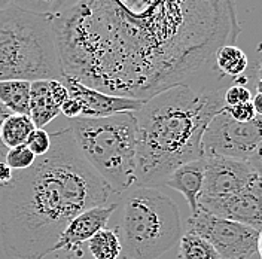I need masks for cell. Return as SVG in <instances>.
<instances>
[{"label":"cell","mask_w":262,"mask_h":259,"mask_svg":"<svg viewBox=\"0 0 262 259\" xmlns=\"http://www.w3.org/2000/svg\"><path fill=\"white\" fill-rule=\"evenodd\" d=\"M14 5V0H0V11L3 9H8L9 6Z\"/></svg>","instance_id":"obj_31"},{"label":"cell","mask_w":262,"mask_h":259,"mask_svg":"<svg viewBox=\"0 0 262 259\" xmlns=\"http://www.w3.org/2000/svg\"><path fill=\"white\" fill-rule=\"evenodd\" d=\"M14 176V170L6 164V161H0V186H5L8 185Z\"/></svg>","instance_id":"obj_27"},{"label":"cell","mask_w":262,"mask_h":259,"mask_svg":"<svg viewBox=\"0 0 262 259\" xmlns=\"http://www.w3.org/2000/svg\"><path fill=\"white\" fill-rule=\"evenodd\" d=\"M225 109H227L229 116L238 122H250L256 118V112L253 109L252 101L238 104V106H225Z\"/></svg>","instance_id":"obj_24"},{"label":"cell","mask_w":262,"mask_h":259,"mask_svg":"<svg viewBox=\"0 0 262 259\" xmlns=\"http://www.w3.org/2000/svg\"><path fill=\"white\" fill-rule=\"evenodd\" d=\"M30 91L32 82L0 81V101L12 114L30 116Z\"/></svg>","instance_id":"obj_15"},{"label":"cell","mask_w":262,"mask_h":259,"mask_svg":"<svg viewBox=\"0 0 262 259\" xmlns=\"http://www.w3.org/2000/svg\"><path fill=\"white\" fill-rule=\"evenodd\" d=\"M3 160H5V158H3V157H2V155H0V161H3Z\"/></svg>","instance_id":"obj_35"},{"label":"cell","mask_w":262,"mask_h":259,"mask_svg":"<svg viewBox=\"0 0 262 259\" xmlns=\"http://www.w3.org/2000/svg\"><path fill=\"white\" fill-rule=\"evenodd\" d=\"M11 114H12V112H11V111H9V109H8L5 104L0 101V128H2V124L5 122V119H6V118H8V116H9ZM6 154H8V149L3 146L2 140H0V155L5 158V157H6Z\"/></svg>","instance_id":"obj_28"},{"label":"cell","mask_w":262,"mask_h":259,"mask_svg":"<svg viewBox=\"0 0 262 259\" xmlns=\"http://www.w3.org/2000/svg\"><path fill=\"white\" fill-rule=\"evenodd\" d=\"M78 2H81V0H57V6H55V12H54V15L61 14V12L67 11V9L73 8Z\"/></svg>","instance_id":"obj_29"},{"label":"cell","mask_w":262,"mask_h":259,"mask_svg":"<svg viewBox=\"0 0 262 259\" xmlns=\"http://www.w3.org/2000/svg\"><path fill=\"white\" fill-rule=\"evenodd\" d=\"M61 114L66 115L69 119H76V118H81L82 107L81 103L73 97H69V100H66L61 106Z\"/></svg>","instance_id":"obj_25"},{"label":"cell","mask_w":262,"mask_h":259,"mask_svg":"<svg viewBox=\"0 0 262 259\" xmlns=\"http://www.w3.org/2000/svg\"><path fill=\"white\" fill-rule=\"evenodd\" d=\"M5 161L14 171H23L30 168L36 162V155L27 147V145H21L9 149L5 157Z\"/></svg>","instance_id":"obj_20"},{"label":"cell","mask_w":262,"mask_h":259,"mask_svg":"<svg viewBox=\"0 0 262 259\" xmlns=\"http://www.w3.org/2000/svg\"><path fill=\"white\" fill-rule=\"evenodd\" d=\"M52 15L15 5L0 11V81H61Z\"/></svg>","instance_id":"obj_4"},{"label":"cell","mask_w":262,"mask_h":259,"mask_svg":"<svg viewBox=\"0 0 262 259\" xmlns=\"http://www.w3.org/2000/svg\"><path fill=\"white\" fill-rule=\"evenodd\" d=\"M258 76H259V79L262 78V63L261 66H259V69H258Z\"/></svg>","instance_id":"obj_34"},{"label":"cell","mask_w":262,"mask_h":259,"mask_svg":"<svg viewBox=\"0 0 262 259\" xmlns=\"http://www.w3.org/2000/svg\"><path fill=\"white\" fill-rule=\"evenodd\" d=\"M179 259H221L219 253L206 239L194 231H186L179 242Z\"/></svg>","instance_id":"obj_19"},{"label":"cell","mask_w":262,"mask_h":259,"mask_svg":"<svg viewBox=\"0 0 262 259\" xmlns=\"http://www.w3.org/2000/svg\"><path fill=\"white\" fill-rule=\"evenodd\" d=\"M203 160L204 183L198 204L204 211L242 192L258 176L247 161L225 157H207Z\"/></svg>","instance_id":"obj_9"},{"label":"cell","mask_w":262,"mask_h":259,"mask_svg":"<svg viewBox=\"0 0 262 259\" xmlns=\"http://www.w3.org/2000/svg\"><path fill=\"white\" fill-rule=\"evenodd\" d=\"M122 252L131 259H158L182 239L176 203L158 188L134 186L122 201Z\"/></svg>","instance_id":"obj_6"},{"label":"cell","mask_w":262,"mask_h":259,"mask_svg":"<svg viewBox=\"0 0 262 259\" xmlns=\"http://www.w3.org/2000/svg\"><path fill=\"white\" fill-rule=\"evenodd\" d=\"M88 250L94 259H118L122 253V244L116 231L104 228L88 242Z\"/></svg>","instance_id":"obj_18"},{"label":"cell","mask_w":262,"mask_h":259,"mask_svg":"<svg viewBox=\"0 0 262 259\" xmlns=\"http://www.w3.org/2000/svg\"><path fill=\"white\" fill-rule=\"evenodd\" d=\"M224 101H225V106H238L243 103H249L252 101V93L245 85H240V83L231 85L224 93Z\"/></svg>","instance_id":"obj_23"},{"label":"cell","mask_w":262,"mask_h":259,"mask_svg":"<svg viewBox=\"0 0 262 259\" xmlns=\"http://www.w3.org/2000/svg\"><path fill=\"white\" fill-rule=\"evenodd\" d=\"M51 134L43 128H34L32 134L29 136L26 145L36 155V158L47 155L51 149Z\"/></svg>","instance_id":"obj_21"},{"label":"cell","mask_w":262,"mask_h":259,"mask_svg":"<svg viewBox=\"0 0 262 259\" xmlns=\"http://www.w3.org/2000/svg\"><path fill=\"white\" fill-rule=\"evenodd\" d=\"M204 183V160L189 161L178 167L164 182V186L171 188L185 197L189 204L191 214L200 210V195Z\"/></svg>","instance_id":"obj_13"},{"label":"cell","mask_w":262,"mask_h":259,"mask_svg":"<svg viewBox=\"0 0 262 259\" xmlns=\"http://www.w3.org/2000/svg\"><path fill=\"white\" fill-rule=\"evenodd\" d=\"M14 5L33 14L54 15L57 0H14Z\"/></svg>","instance_id":"obj_22"},{"label":"cell","mask_w":262,"mask_h":259,"mask_svg":"<svg viewBox=\"0 0 262 259\" xmlns=\"http://www.w3.org/2000/svg\"><path fill=\"white\" fill-rule=\"evenodd\" d=\"M210 214L231 219L256 231H262V178L256 176L242 192L206 210Z\"/></svg>","instance_id":"obj_11"},{"label":"cell","mask_w":262,"mask_h":259,"mask_svg":"<svg viewBox=\"0 0 262 259\" xmlns=\"http://www.w3.org/2000/svg\"><path fill=\"white\" fill-rule=\"evenodd\" d=\"M61 82L69 90L70 97L76 98L81 103V118L96 119V118H107L124 112H137L145 103V100L116 97L101 93L98 90H94L82 82L76 81L69 75H63Z\"/></svg>","instance_id":"obj_10"},{"label":"cell","mask_w":262,"mask_h":259,"mask_svg":"<svg viewBox=\"0 0 262 259\" xmlns=\"http://www.w3.org/2000/svg\"><path fill=\"white\" fill-rule=\"evenodd\" d=\"M189 231H194L216 249L221 259H249L258 253L259 231L245 224L219 218L200 210L188 219Z\"/></svg>","instance_id":"obj_8"},{"label":"cell","mask_w":262,"mask_h":259,"mask_svg":"<svg viewBox=\"0 0 262 259\" xmlns=\"http://www.w3.org/2000/svg\"><path fill=\"white\" fill-rule=\"evenodd\" d=\"M256 91H258L259 94H262V78L261 79H258V82H256Z\"/></svg>","instance_id":"obj_33"},{"label":"cell","mask_w":262,"mask_h":259,"mask_svg":"<svg viewBox=\"0 0 262 259\" xmlns=\"http://www.w3.org/2000/svg\"><path fill=\"white\" fill-rule=\"evenodd\" d=\"M116 209L118 203H112L109 206H98L82 211L66 227L54 247V252H73L83 243H88L98 231L106 228V224L109 222Z\"/></svg>","instance_id":"obj_12"},{"label":"cell","mask_w":262,"mask_h":259,"mask_svg":"<svg viewBox=\"0 0 262 259\" xmlns=\"http://www.w3.org/2000/svg\"><path fill=\"white\" fill-rule=\"evenodd\" d=\"M213 64L221 76H227L229 79H237L246 72L249 66V60L242 48L235 45H224L214 54Z\"/></svg>","instance_id":"obj_16"},{"label":"cell","mask_w":262,"mask_h":259,"mask_svg":"<svg viewBox=\"0 0 262 259\" xmlns=\"http://www.w3.org/2000/svg\"><path fill=\"white\" fill-rule=\"evenodd\" d=\"M252 104H253V109L256 112V116H261L262 118V94H256L255 97L252 98Z\"/></svg>","instance_id":"obj_30"},{"label":"cell","mask_w":262,"mask_h":259,"mask_svg":"<svg viewBox=\"0 0 262 259\" xmlns=\"http://www.w3.org/2000/svg\"><path fill=\"white\" fill-rule=\"evenodd\" d=\"M52 26L64 75L145 101L192 81L242 30L232 0H81Z\"/></svg>","instance_id":"obj_1"},{"label":"cell","mask_w":262,"mask_h":259,"mask_svg":"<svg viewBox=\"0 0 262 259\" xmlns=\"http://www.w3.org/2000/svg\"><path fill=\"white\" fill-rule=\"evenodd\" d=\"M262 139V118L256 116L250 122L232 119L224 107L209 122L203 134V158L225 157L249 161Z\"/></svg>","instance_id":"obj_7"},{"label":"cell","mask_w":262,"mask_h":259,"mask_svg":"<svg viewBox=\"0 0 262 259\" xmlns=\"http://www.w3.org/2000/svg\"><path fill=\"white\" fill-rule=\"evenodd\" d=\"M258 253H259V256L262 259V231L259 234V242H258Z\"/></svg>","instance_id":"obj_32"},{"label":"cell","mask_w":262,"mask_h":259,"mask_svg":"<svg viewBox=\"0 0 262 259\" xmlns=\"http://www.w3.org/2000/svg\"><path fill=\"white\" fill-rule=\"evenodd\" d=\"M227 88L194 87L165 90L134 112L137 119L136 186H164L180 165L203 158L201 140L209 122L225 107Z\"/></svg>","instance_id":"obj_3"},{"label":"cell","mask_w":262,"mask_h":259,"mask_svg":"<svg viewBox=\"0 0 262 259\" xmlns=\"http://www.w3.org/2000/svg\"><path fill=\"white\" fill-rule=\"evenodd\" d=\"M34 124L29 115L11 114L0 128V140L9 150L16 146L26 145L29 136L34 131Z\"/></svg>","instance_id":"obj_17"},{"label":"cell","mask_w":262,"mask_h":259,"mask_svg":"<svg viewBox=\"0 0 262 259\" xmlns=\"http://www.w3.org/2000/svg\"><path fill=\"white\" fill-rule=\"evenodd\" d=\"M247 162L252 165V168L255 170V173L262 178V139L261 142H259V145H258V147L255 149V152L252 154V157L249 158Z\"/></svg>","instance_id":"obj_26"},{"label":"cell","mask_w":262,"mask_h":259,"mask_svg":"<svg viewBox=\"0 0 262 259\" xmlns=\"http://www.w3.org/2000/svg\"><path fill=\"white\" fill-rule=\"evenodd\" d=\"M78 149L114 194H125L136 186L137 119L134 112L107 118H76L70 127Z\"/></svg>","instance_id":"obj_5"},{"label":"cell","mask_w":262,"mask_h":259,"mask_svg":"<svg viewBox=\"0 0 262 259\" xmlns=\"http://www.w3.org/2000/svg\"><path fill=\"white\" fill-rule=\"evenodd\" d=\"M61 114V106L54 97L52 81L32 82L30 91V118L36 128H43Z\"/></svg>","instance_id":"obj_14"},{"label":"cell","mask_w":262,"mask_h":259,"mask_svg":"<svg viewBox=\"0 0 262 259\" xmlns=\"http://www.w3.org/2000/svg\"><path fill=\"white\" fill-rule=\"evenodd\" d=\"M51 149L30 168L0 186V240L15 259H43L82 211L104 206L114 194L85 161L70 128L51 134Z\"/></svg>","instance_id":"obj_2"}]
</instances>
